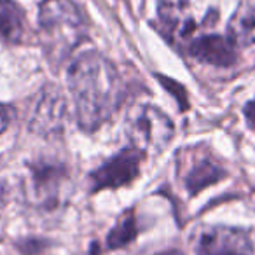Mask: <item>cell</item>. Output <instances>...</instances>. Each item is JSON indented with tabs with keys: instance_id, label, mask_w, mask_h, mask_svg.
Wrapping results in <instances>:
<instances>
[{
	"instance_id": "obj_3",
	"label": "cell",
	"mask_w": 255,
	"mask_h": 255,
	"mask_svg": "<svg viewBox=\"0 0 255 255\" xmlns=\"http://www.w3.org/2000/svg\"><path fill=\"white\" fill-rule=\"evenodd\" d=\"M126 133L131 147L143 156H159L175 135L171 119L154 105H136L129 110Z\"/></svg>"
},
{
	"instance_id": "obj_4",
	"label": "cell",
	"mask_w": 255,
	"mask_h": 255,
	"mask_svg": "<svg viewBox=\"0 0 255 255\" xmlns=\"http://www.w3.org/2000/svg\"><path fill=\"white\" fill-rule=\"evenodd\" d=\"M196 255H255V229L208 226L196 233Z\"/></svg>"
},
{
	"instance_id": "obj_15",
	"label": "cell",
	"mask_w": 255,
	"mask_h": 255,
	"mask_svg": "<svg viewBox=\"0 0 255 255\" xmlns=\"http://www.w3.org/2000/svg\"><path fill=\"white\" fill-rule=\"evenodd\" d=\"M7 199V184L4 180H0V206L4 205Z\"/></svg>"
},
{
	"instance_id": "obj_6",
	"label": "cell",
	"mask_w": 255,
	"mask_h": 255,
	"mask_svg": "<svg viewBox=\"0 0 255 255\" xmlns=\"http://www.w3.org/2000/svg\"><path fill=\"white\" fill-rule=\"evenodd\" d=\"M157 16L163 30L173 42L187 46L194 39L198 21L191 0H159Z\"/></svg>"
},
{
	"instance_id": "obj_1",
	"label": "cell",
	"mask_w": 255,
	"mask_h": 255,
	"mask_svg": "<svg viewBox=\"0 0 255 255\" xmlns=\"http://www.w3.org/2000/svg\"><path fill=\"white\" fill-rule=\"evenodd\" d=\"M68 88L77 123L86 131H95L109 123L124 98V86L117 68L96 51H88L72 61Z\"/></svg>"
},
{
	"instance_id": "obj_11",
	"label": "cell",
	"mask_w": 255,
	"mask_h": 255,
	"mask_svg": "<svg viewBox=\"0 0 255 255\" xmlns=\"http://www.w3.org/2000/svg\"><path fill=\"white\" fill-rule=\"evenodd\" d=\"M26 23L21 7L14 0H0V35L7 42H19L25 35Z\"/></svg>"
},
{
	"instance_id": "obj_5",
	"label": "cell",
	"mask_w": 255,
	"mask_h": 255,
	"mask_svg": "<svg viewBox=\"0 0 255 255\" xmlns=\"http://www.w3.org/2000/svg\"><path fill=\"white\" fill-rule=\"evenodd\" d=\"M143 154L136 150L135 147H129L126 150H121L117 156L109 159L105 164L96 168L91 173L93 191L102 189H117L123 185L131 184L140 175V161Z\"/></svg>"
},
{
	"instance_id": "obj_9",
	"label": "cell",
	"mask_w": 255,
	"mask_h": 255,
	"mask_svg": "<svg viewBox=\"0 0 255 255\" xmlns=\"http://www.w3.org/2000/svg\"><path fill=\"white\" fill-rule=\"evenodd\" d=\"M224 175V170L210 156L192 154L182 157V180L191 194L199 192L206 185L215 184Z\"/></svg>"
},
{
	"instance_id": "obj_12",
	"label": "cell",
	"mask_w": 255,
	"mask_h": 255,
	"mask_svg": "<svg viewBox=\"0 0 255 255\" xmlns=\"http://www.w3.org/2000/svg\"><path fill=\"white\" fill-rule=\"evenodd\" d=\"M33 173V187H35L39 196H56L58 189H60L61 182L65 177V168L56 163H39L32 170Z\"/></svg>"
},
{
	"instance_id": "obj_17",
	"label": "cell",
	"mask_w": 255,
	"mask_h": 255,
	"mask_svg": "<svg viewBox=\"0 0 255 255\" xmlns=\"http://www.w3.org/2000/svg\"><path fill=\"white\" fill-rule=\"evenodd\" d=\"M154 255H184L180 250H164V252H157Z\"/></svg>"
},
{
	"instance_id": "obj_13",
	"label": "cell",
	"mask_w": 255,
	"mask_h": 255,
	"mask_svg": "<svg viewBox=\"0 0 255 255\" xmlns=\"http://www.w3.org/2000/svg\"><path fill=\"white\" fill-rule=\"evenodd\" d=\"M136 236V222L131 212H128L126 215H123V219L119 220L116 227L112 229V233L107 238V243L110 248H119L123 245L129 243L133 238Z\"/></svg>"
},
{
	"instance_id": "obj_14",
	"label": "cell",
	"mask_w": 255,
	"mask_h": 255,
	"mask_svg": "<svg viewBox=\"0 0 255 255\" xmlns=\"http://www.w3.org/2000/svg\"><path fill=\"white\" fill-rule=\"evenodd\" d=\"M11 119H12V110L9 109L7 105H2V103H0V135L7 129Z\"/></svg>"
},
{
	"instance_id": "obj_16",
	"label": "cell",
	"mask_w": 255,
	"mask_h": 255,
	"mask_svg": "<svg viewBox=\"0 0 255 255\" xmlns=\"http://www.w3.org/2000/svg\"><path fill=\"white\" fill-rule=\"evenodd\" d=\"M247 117H248V121H250V123L255 126V102L248 105V109H247Z\"/></svg>"
},
{
	"instance_id": "obj_7",
	"label": "cell",
	"mask_w": 255,
	"mask_h": 255,
	"mask_svg": "<svg viewBox=\"0 0 255 255\" xmlns=\"http://www.w3.org/2000/svg\"><path fill=\"white\" fill-rule=\"evenodd\" d=\"M67 117V102L56 88H46L40 93L33 109L30 128L44 136H53L63 129Z\"/></svg>"
},
{
	"instance_id": "obj_10",
	"label": "cell",
	"mask_w": 255,
	"mask_h": 255,
	"mask_svg": "<svg viewBox=\"0 0 255 255\" xmlns=\"http://www.w3.org/2000/svg\"><path fill=\"white\" fill-rule=\"evenodd\" d=\"M227 37L236 47L255 49V0H241L227 25Z\"/></svg>"
},
{
	"instance_id": "obj_8",
	"label": "cell",
	"mask_w": 255,
	"mask_h": 255,
	"mask_svg": "<svg viewBox=\"0 0 255 255\" xmlns=\"http://www.w3.org/2000/svg\"><path fill=\"white\" fill-rule=\"evenodd\" d=\"M187 53L203 63L215 65V67H229L236 61L238 47L227 35L205 33V35L194 37L187 44Z\"/></svg>"
},
{
	"instance_id": "obj_2",
	"label": "cell",
	"mask_w": 255,
	"mask_h": 255,
	"mask_svg": "<svg viewBox=\"0 0 255 255\" xmlns=\"http://www.w3.org/2000/svg\"><path fill=\"white\" fill-rule=\"evenodd\" d=\"M39 25L46 51L60 63L86 37V19L74 0H44L39 7Z\"/></svg>"
}]
</instances>
